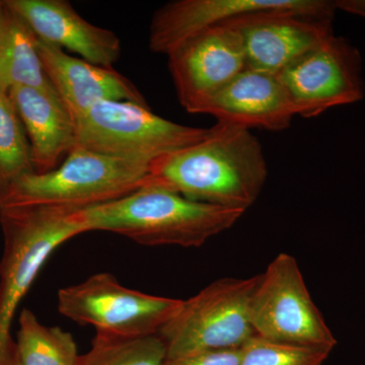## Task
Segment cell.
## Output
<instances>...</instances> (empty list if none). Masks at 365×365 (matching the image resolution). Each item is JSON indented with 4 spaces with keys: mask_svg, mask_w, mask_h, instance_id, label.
<instances>
[{
    "mask_svg": "<svg viewBox=\"0 0 365 365\" xmlns=\"http://www.w3.org/2000/svg\"><path fill=\"white\" fill-rule=\"evenodd\" d=\"M2 66H4V48H2L1 41H0V91H4L2 90Z\"/></svg>",
    "mask_w": 365,
    "mask_h": 365,
    "instance_id": "484cf974",
    "label": "cell"
},
{
    "mask_svg": "<svg viewBox=\"0 0 365 365\" xmlns=\"http://www.w3.org/2000/svg\"><path fill=\"white\" fill-rule=\"evenodd\" d=\"M333 20L269 9L225 21L241 36L247 67L277 74L334 35Z\"/></svg>",
    "mask_w": 365,
    "mask_h": 365,
    "instance_id": "8fae6325",
    "label": "cell"
},
{
    "mask_svg": "<svg viewBox=\"0 0 365 365\" xmlns=\"http://www.w3.org/2000/svg\"><path fill=\"white\" fill-rule=\"evenodd\" d=\"M240 349L194 353L167 359L165 365H240Z\"/></svg>",
    "mask_w": 365,
    "mask_h": 365,
    "instance_id": "7402d4cb",
    "label": "cell"
},
{
    "mask_svg": "<svg viewBox=\"0 0 365 365\" xmlns=\"http://www.w3.org/2000/svg\"><path fill=\"white\" fill-rule=\"evenodd\" d=\"M16 348L21 365H76L78 353L71 333L43 325L30 309L19 318Z\"/></svg>",
    "mask_w": 365,
    "mask_h": 365,
    "instance_id": "ac0fdd59",
    "label": "cell"
},
{
    "mask_svg": "<svg viewBox=\"0 0 365 365\" xmlns=\"http://www.w3.org/2000/svg\"><path fill=\"white\" fill-rule=\"evenodd\" d=\"M330 352L254 336L241 348L240 365H323Z\"/></svg>",
    "mask_w": 365,
    "mask_h": 365,
    "instance_id": "44dd1931",
    "label": "cell"
},
{
    "mask_svg": "<svg viewBox=\"0 0 365 365\" xmlns=\"http://www.w3.org/2000/svg\"><path fill=\"white\" fill-rule=\"evenodd\" d=\"M260 275L210 283L160 329L168 359L208 351L240 349L256 336L251 321L252 300Z\"/></svg>",
    "mask_w": 365,
    "mask_h": 365,
    "instance_id": "5b68a950",
    "label": "cell"
},
{
    "mask_svg": "<svg viewBox=\"0 0 365 365\" xmlns=\"http://www.w3.org/2000/svg\"><path fill=\"white\" fill-rule=\"evenodd\" d=\"M34 172L30 144L9 93L0 91V192Z\"/></svg>",
    "mask_w": 365,
    "mask_h": 365,
    "instance_id": "ffe728a7",
    "label": "cell"
},
{
    "mask_svg": "<svg viewBox=\"0 0 365 365\" xmlns=\"http://www.w3.org/2000/svg\"><path fill=\"white\" fill-rule=\"evenodd\" d=\"M245 212L196 202L153 185H144L123 198L83 210L88 232H113L143 246L184 248L202 246L234 227Z\"/></svg>",
    "mask_w": 365,
    "mask_h": 365,
    "instance_id": "7a4b0ae2",
    "label": "cell"
},
{
    "mask_svg": "<svg viewBox=\"0 0 365 365\" xmlns=\"http://www.w3.org/2000/svg\"><path fill=\"white\" fill-rule=\"evenodd\" d=\"M178 100L188 113L204 106L247 67L241 36L220 24L185 40L167 55Z\"/></svg>",
    "mask_w": 365,
    "mask_h": 365,
    "instance_id": "30bf717a",
    "label": "cell"
},
{
    "mask_svg": "<svg viewBox=\"0 0 365 365\" xmlns=\"http://www.w3.org/2000/svg\"><path fill=\"white\" fill-rule=\"evenodd\" d=\"M267 177L263 148L251 130L217 122L202 140L153 160L145 185L196 202L247 211Z\"/></svg>",
    "mask_w": 365,
    "mask_h": 365,
    "instance_id": "6da1fadb",
    "label": "cell"
},
{
    "mask_svg": "<svg viewBox=\"0 0 365 365\" xmlns=\"http://www.w3.org/2000/svg\"><path fill=\"white\" fill-rule=\"evenodd\" d=\"M359 49L345 38L330 36L276 74L295 115L319 116L331 108L364 97Z\"/></svg>",
    "mask_w": 365,
    "mask_h": 365,
    "instance_id": "9c48e42d",
    "label": "cell"
},
{
    "mask_svg": "<svg viewBox=\"0 0 365 365\" xmlns=\"http://www.w3.org/2000/svg\"><path fill=\"white\" fill-rule=\"evenodd\" d=\"M6 365H21L20 359H19L18 352H16V342H14L13 351H11V356L7 360Z\"/></svg>",
    "mask_w": 365,
    "mask_h": 365,
    "instance_id": "d4e9b609",
    "label": "cell"
},
{
    "mask_svg": "<svg viewBox=\"0 0 365 365\" xmlns=\"http://www.w3.org/2000/svg\"><path fill=\"white\" fill-rule=\"evenodd\" d=\"M0 365H6L14 346L11 326L21 300L53 252L88 232V227L83 210L45 206L0 208Z\"/></svg>",
    "mask_w": 365,
    "mask_h": 365,
    "instance_id": "3957f363",
    "label": "cell"
},
{
    "mask_svg": "<svg viewBox=\"0 0 365 365\" xmlns=\"http://www.w3.org/2000/svg\"><path fill=\"white\" fill-rule=\"evenodd\" d=\"M0 41L4 48V91L9 93V88L25 86L56 93L43 66L37 36L28 24L9 7L6 28Z\"/></svg>",
    "mask_w": 365,
    "mask_h": 365,
    "instance_id": "e0dca14e",
    "label": "cell"
},
{
    "mask_svg": "<svg viewBox=\"0 0 365 365\" xmlns=\"http://www.w3.org/2000/svg\"><path fill=\"white\" fill-rule=\"evenodd\" d=\"M182 300L155 297L98 273L83 282L62 288L57 295L59 313L96 332L137 337L158 334L181 309Z\"/></svg>",
    "mask_w": 365,
    "mask_h": 365,
    "instance_id": "ba28073f",
    "label": "cell"
},
{
    "mask_svg": "<svg viewBox=\"0 0 365 365\" xmlns=\"http://www.w3.org/2000/svg\"><path fill=\"white\" fill-rule=\"evenodd\" d=\"M6 4L38 39L76 53L90 63L113 68L121 56L116 34L85 20L66 0H6Z\"/></svg>",
    "mask_w": 365,
    "mask_h": 365,
    "instance_id": "4fadbf2b",
    "label": "cell"
},
{
    "mask_svg": "<svg viewBox=\"0 0 365 365\" xmlns=\"http://www.w3.org/2000/svg\"><path fill=\"white\" fill-rule=\"evenodd\" d=\"M76 146L102 155L151 163L199 143L210 128L185 126L158 116L148 106L104 101L76 122Z\"/></svg>",
    "mask_w": 365,
    "mask_h": 365,
    "instance_id": "8992f818",
    "label": "cell"
},
{
    "mask_svg": "<svg viewBox=\"0 0 365 365\" xmlns=\"http://www.w3.org/2000/svg\"><path fill=\"white\" fill-rule=\"evenodd\" d=\"M165 343L158 334L137 337L96 332L91 349L76 365H165Z\"/></svg>",
    "mask_w": 365,
    "mask_h": 365,
    "instance_id": "d6986e66",
    "label": "cell"
},
{
    "mask_svg": "<svg viewBox=\"0 0 365 365\" xmlns=\"http://www.w3.org/2000/svg\"><path fill=\"white\" fill-rule=\"evenodd\" d=\"M9 96L25 128L34 172L44 174L61 165L76 144V123L56 93L25 86Z\"/></svg>",
    "mask_w": 365,
    "mask_h": 365,
    "instance_id": "2e32d148",
    "label": "cell"
},
{
    "mask_svg": "<svg viewBox=\"0 0 365 365\" xmlns=\"http://www.w3.org/2000/svg\"><path fill=\"white\" fill-rule=\"evenodd\" d=\"M334 2L336 9L365 18V0H339Z\"/></svg>",
    "mask_w": 365,
    "mask_h": 365,
    "instance_id": "603a6c76",
    "label": "cell"
},
{
    "mask_svg": "<svg viewBox=\"0 0 365 365\" xmlns=\"http://www.w3.org/2000/svg\"><path fill=\"white\" fill-rule=\"evenodd\" d=\"M7 16V7L6 1H0V39H1L2 34L6 28Z\"/></svg>",
    "mask_w": 365,
    "mask_h": 365,
    "instance_id": "cb8c5ba5",
    "label": "cell"
},
{
    "mask_svg": "<svg viewBox=\"0 0 365 365\" xmlns=\"http://www.w3.org/2000/svg\"><path fill=\"white\" fill-rule=\"evenodd\" d=\"M38 49L46 74L74 123L104 101L148 106L138 88L114 69L72 57L61 48L40 39Z\"/></svg>",
    "mask_w": 365,
    "mask_h": 365,
    "instance_id": "5bb4252c",
    "label": "cell"
},
{
    "mask_svg": "<svg viewBox=\"0 0 365 365\" xmlns=\"http://www.w3.org/2000/svg\"><path fill=\"white\" fill-rule=\"evenodd\" d=\"M200 114L251 130L282 131L297 116L276 74L247 68L208 101Z\"/></svg>",
    "mask_w": 365,
    "mask_h": 365,
    "instance_id": "9a60e30c",
    "label": "cell"
},
{
    "mask_svg": "<svg viewBox=\"0 0 365 365\" xmlns=\"http://www.w3.org/2000/svg\"><path fill=\"white\" fill-rule=\"evenodd\" d=\"M256 336L331 352L337 344L292 255H277L260 274L251 306Z\"/></svg>",
    "mask_w": 365,
    "mask_h": 365,
    "instance_id": "52a82bcc",
    "label": "cell"
},
{
    "mask_svg": "<svg viewBox=\"0 0 365 365\" xmlns=\"http://www.w3.org/2000/svg\"><path fill=\"white\" fill-rule=\"evenodd\" d=\"M282 9L334 20L336 6L326 0H176L153 14L150 28V48L168 55L185 40L244 14Z\"/></svg>",
    "mask_w": 365,
    "mask_h": 365,
    "instance_id": "7c38bea8",
    "label": "cell"
},
{
    "mask_svg": "<svg viewBox=\"0 0 365 365\" xmlns=\"http://www.w3.org/2000/svg\"><path fill=\"white\" fill-rule=\"evenodd\" d=\"M150 163L74 146L56 169L23 175L0 192V208L14 206L85 210L118 200L145 185Z\"/></svg>",
    "mask_w": 365,
    "mask_h": 365,
    "instance_id": "277c9868",
    "label": "cell"
}]
</instances>
